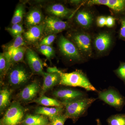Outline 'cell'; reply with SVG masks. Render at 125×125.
Masks as SVG:
<instances>
[{
	"label": "cell",
	"instance_id": "6da1fadb",
	"mask_svg": "<svg viewBox=\"0 0 125 125\" xmlns=\"http://www.w3.org/2000/svg\"><path fill=\"white\" fill-rule=\"evenodd\" d=\"M48 73H58L60 75V85L80 87L87 91L97 92V90L91 83L86 75L80 71L71 73H63L55 67H48L47 69Z\"/></svg>",
	"mask_w": 125,
	"mask_h": 125
},
{
	"label": "cell",
	"instance_id": "7a4b0ae2",
	"mask_svg": "<svg viewBox=\"0 0 125 125\" xmlns=\"http://www.w3.org/2000/svg\"><path fill=\"white\" fill-rule=\"evenodd\" d=\"M96 99L87 97L71 102L62 103L65 108L64 114L67 118L76 120L85 114L89 108Z\"/></svg>",
	"mask_w": 125,
	"mask_h": 125
},
{
	"label": "cell",
	"instance_id": "3957f363",
	"mask_svg": "<svg viewBox=\"0 0 125 125\" xmlns=\"http://www.w3.org/2000/svg\"><path fill=\"white\" fill-rule=\"evenodd\" d=\"M98 98L104 102L121 111L125 105V98L115 88L110 87L98 93Z\"/></svg>",
	"mask_w": 125,
	"mask_h": 125
},
{
	"label": "cell",
	"instance_id": "277c9868",
	"mask_svg": "<svg viewBox=\"0 0 125 125\" xmlns=\"http://www.w3.org/2000/svg\"><path fill=\"white\" fill-rule=\"evenodd\" d=\"M24 109L20 104L14 102L8 108L0 121L1 125H18L24 115Z\"/></svg>",
	"mask_w": 125,
	"mask_h": 125
},
{
	"label": "cell",
	"instance_id": "5b68a950",
	"mask_svg": "<svg viewBox=\"0 0 125 125\" xmlns=\"http://www.w3.org/2000/svg\"><path fill=\"white\" fill-rule=\"evenodd\" d=\"M44 32L47 34H55L60 32L67 28L68 23L55 16L47 17L43 22Z\"/></svg>",
	"mask_w": 125,
	"mask_h": 125
},
{
	"label": "cell",
	"instance_id": "8992f818",
	"mask_svg": "<svg viewBox=\"0 0 125 125\" xmlns=\"http://www.w3.org/2000/svg\"><path fill=\"white\" fill-rule=\"evenodd\" d=\"M58 45L61 53L67 58L76 60H80L81 58L75 45L64 36H61L59 38Z\"/></svg>",
	"mask_w": 125,
	"mask_h": 125
},
{
	"label": "cell",
	"instance_id": "52a82bcc",
	"mask_svg": "<svg viewBox=\"0 0 125 125\" xmlns=\"http://www.w3.org/2000/svg\"><path fill=\"white\" fill-rule=\"evenodd\" d=\"M72 39L79 51L86 55H91V38L89 34L85 33H75L72 37Z\"/></svg>",
	"mask_w": 125,
	"mask_h": 125
},
{
	"label": "cell",
	"instance_id": "ba28073f",
	"mask_svg": "<svg viewBox=\"0 0 125 125\" xmlns=\"http://www.w3.org/2000/svg\"><path fill=\"white\" fill-rule=\"evenodd\" d=\"M53 94L61 100V103L71 102L87 97L86 94L83 92L69 88L57 90L53 93Z\"/></svg>",
	"mask_w": 125,
	"mask_h": 125
},
{
	"label": "cell",
	"instance_id": "9c48e42d",
	"mask_svg": "<svg viewBox=\"0 0 125 125\" xmlns=\"http://www.w3.org/2000/svg\"><path fill=\"white\" fill-rule=\"evenodd\" d=\"M29 75L23 67L18 66L10 71L9 75V83L13 86H19L28 80Z\"/></svg>",
	"mask_w": 125,
	"mask_h": 125
},
{
	"label": "cell",
	"instance_id": "30bf717a",
	"mask_svg": "<svg viewBox=\"0 0 125 125\" xmlns=\"http://www.w3.org/2000/svg\"><path fill=\"white\" fill-rule=\"evenodd\" d=\"M25 55L27 63L31 70L36 74L43 75L44 72L43 71L42 62L36 52L28 48Z\"/></svg>",
	"mask_w": 125,
	"mask_h": 125
},
{
	"label": "cell",
	"instance_id": "8fae6325",
	"mask_svg": "<svg viewBox=\"0 0 125 125\" xmlns=\"http://www.w3.org/2000/svg\"><path fill=\"white\" fill-rule=\"evenodd\" d=\"M43 76V82L42 92L40 93L41 96L43 95L48 90L54 87L57 84L59 83L60 78V75L56 72L46 73L44 72Z\"/></svg>",
	"mask_w": 125,
	"mask_h": 125
},
{
	"label": "cell",
	"instance_id": "7c38bea8",
	"mask_svg": "<svg viewBox=\"0 0 125 125\" xmlns=\"http://www.w3.org/2000/svg\"><path fill=\"white\" fill-rule=\"evenodd\" d=\"M43 23L30 28L24 33V37L27 42L30 43L36 42L40 38L44 32Z\"/></svg>",
	"mask_w": 125,
	"mask_h": 125
},
{
	"label": "cell",
	"instance_id": "4fadbf2b",
	"mask_svg": "<svg viewBox=\"0 0 125 125\" xmlns=\"http://www.w3.org/2000/svg\"><path fill=\"white\" fill-rule=\"evenodd\" d=\"M43 16L42 11L39 9H32L27 14L25 19L27 27H31L38 25L42 23Z\"/></svg>",
	"mask_w": 125,
	"mask_h": 125
},
{
	"label": "cell",
	"instance_id": "5bb4252c",
	"mask_svg": "<svg viewBox=\"0 0 125 125\" xmlns=\"http://www.w3.org/2000/svg\"><path fill=\"white\" fill-rule=\"evenodd\" d=\"M112 42L111 37L107 33L100 34L94 40L95 48L98 52H103L109 48Z\"/></svg>",
	"mask_w": 125,
	"mask_h": 125
},
{
	"label": "cell",
	"instance_id": "9a60e30c",
	"mask_svg": "<svg viewBox=\"0 0 125 125\" xmlns=\"http://www.w3.org/2000/svg\"><path fill=\"white\" fill-rule=\"evenodd\" d=\"M76 22L81 27L85 29L89 28L93 22V17L89 11L81 10L78 11L75 17Z\"/></svg>",
	"mask_w": 125,
	"mask_h": 125
},
{
	"label": "cell",
	"instance_id": "2e32d148",
	"mask_svg": "<svg viewBox=\"0 0 125 125\" xmlns=\"http://www.w3.org/2000/svg\"><path fill=\"white\" fill-rule=\"evenodd\" d=\"M46 10L53 16L58 18H65L70 15L72 12L71 10L60 4H55L48 6L47 7Z\"/></svg>",
	"mask_w": 125,
	"mask_h": 125
},
{
	"label": "cell",
	"instance_id": "e0dca14e",
	"mask_svg": "<svg viewBox=\"0 0 125 125\" xmlns=\"http://www.w3.org/2000/svg\"><path fill=\"white\" fill-rule=\"evenodd\" d=\"M39 90L38 84L33 82L25 87L20 93V97L23 101H31L36 97Z\"/></svg>",
	"mask_w": 125,
	"mask_h": 125
},
{
	"label": "cell",
	"instance_id": "ac0fdd59",
	"mask_svg": "<svg viewBox=\"0 0 125 125\" xmlns=\"http://www.w3.org/2000/svg\"><path fill=\"white\" fill-rule=\"evenodd\" d=\"M63 106L48 107H40L37 108L35 113L36 114L48 117L52 120L56 117L62 114L64 111Z\"/></svg>",
	"mask_w": 125,
	"mask_h": 125
},
{
	"label": "cell",
	"instance_id": "d6986e66",
	"mask_svg": "<svg viewBox=\"0 0 125 125\" xmlns=\"http://www.w3.org/2000/svg\"><path fill=\"white\" fill-rule=\"evenodd\" d=\"M23 123L24 125H47L48 120L46 117L42 115H28L23 121Z\"/></svg>",
	"mask_w": 125,
	"mask_h": 125
},
{
	"label": "cell",
	"instance_id": "ffe728a7",
	"mask_svg": "<svg viewBox=\"0 0 125 125\" xmlns=\"http://www.w3.org/2000/svg\"><path fill=\"white\" fill-rule=\"evenodd\" d=\"M35 102L38 104L45 106L46 107L63 106L62 103L54 99L50 98L46 96L42 95L40 97L37 99Z\"/></svg>",
	"mask_w": 125,
	"mask_h": 125
},
{
	"label": "cell",
	"instance_id": "44dd1931",
	"mask_svg": "<svg viewBox=\"0 0 125 125\" xmlns=\"http://www.w3.org/2000/svg\"><path fill=\"white\" fill-rule=\"evenodd\" d=\"M27 49L25 47H20L14 51L9 56L6 55L5 53V54L6 56L10 60L11 64H12L20 62L23 60Z\"/></svg>",
	"mask_w": 125,
	"mask_h": 125
},
{
	"label": "cell",
	"instance_id": "7402d4cb",
	"mask_svg": "<svg viewBox=\"0 0 125 125\" xmlns=\"http://www.w3.org/2000/svg\"><path fill=\"white\" fill-rule=\"evenodd\" d=\"M11 92L7 88L4 89L0 92V109L2 112L9 105Z\"/></svg>",
	"mask_w": 125,
	"mask_h": 125
},
{
	"label": "cell",
	"instance_id": "603a6c76",
	"mask_svg": "<svg viewBox=\"0 0 125 125\" xmlns=\"http://www.w3.org/2000/svg\"><path fill=\"white\" fill-rule=\"evenodd\" d=\"M25 13L24 7L22 4H19L16 8L12 20L13 24H20L22 20Z\"/></svg>",
	"mask_w": 125,
	"mask_h": 125
},
{
	"label": "cell",
	"instance_id": "cb8c5ba5",
	"mask_svg": "<svg viewBox=\"0 0 125 125\" xmlns=\"http://www.w3.org/2000/svg\"><path fill=\"white\" fill-rule=\"evenodd\" d=\"M25 45V43L24 41L22 34H20L16 37L13 43L9 47L7 51L5 52V54L8 56H9L15 49L20 47L23 46Z\"/></svg>",
	"mask_w": 125,
	"mask_h": 125
},
{
	"label": "cell",
	"instance_id": "d4e9b609",
	"mask_svg": "<svg viewBox=\"0 0 125 125\" xmlns=\"http://www.w3.org/2000/svg\"><path fill=\"white\" fill-rule=\"evenodd\" d=\"M107 6L116 12L125 10V0H108Z\"/></svg>",
	"mask_w": 125,
	"mask_h": 125
},
{
	"label": "cell",
	"instance_id": "484cf974",
	"mask_svg": "<svg viewBox=\"0 0 125 125\" xmlns=\"http://www.w3.org/2000/svg\"><path fill=\"white\" fill-rule=\"evenodd\" d=\"M107 122L109 125H125V114L112 115L107 118Z\"/></svg>",
	"mask_w": 125,
	"mask_h": 125
},
{
	"label": "cell",
	"instance_id": "4316f807",
	"mask_svg": "<svg viewBox=\"0 0 125 125\" xmlns=\"http://www.w3.org/2000/svg\"><path fill=\"white\" fill-rule=\"evenodd\" d=\"M6 30L15 38L18 35L22 34L24 31L22 25L20 23L13 24L11 27L7 28Z\"/></svg>",
	"mask_w": 125,
	"mask_h": 125
},
{
	"label": "cell",
	"instance_id": "83f0119b",
	"mask_svg": "<svg viewBox=\"0 0 125 125\" xmlns=\"http://www.w3.org/2000/svg\"><path fill=\"white\" fill-rule=\"evenodd\" d=\"M39 51L42 54L45 55L48 59H50L54 55V49L50 46H40Z\"/></svg>",
	"mask_w": 125,
	"mask_h": 125
},
{
	"label": "cell",
	"instance_id": "f1b7e54d",
	"mask_svg": "<svg viewBox=\"0 0 125 125\" xmlns=\"http://www.w3.org/2000/svg\"><path fill=\"white\" fill-rule=\"evenodd\" d=\"M7 63L4 53H0V75H4L7 73Z\"/></svg>",
	"mask_w": 125,
	"mask_h": 125
},
{
	"label": "cell",
	"instance_id": "f546056e",
	"mask_svg": "<svg viewBox=\"0 0 125 125\" xmlns=\"http://www.w3.org/2000/svg\"><path fill=\"white\" fill-rule=\"evenodd\" d=\"M115 72L118 78L123 81L125 85V62H121L119 67Z\"/></svg>",
	"mask_w": 125,
	"mask_h": 125
},
{
	"label": "cell",
	"instance_id": "4dcf8cb0",
	"mask_svg": "<svg viewBox=\"0 0 125 125\" xmlns=\"http://www.w3.org/2000/svg\"><path fill=\"white\" fill-rule=\"evenodd\" d=\"M67 118L64 114L60 115L51 120L50 125H64Z\"/></svg>",
	"mask_w": 125,
	"mask_h": 125
},
{
	"label": "cell",
	"instance_id": "1f68e13d",
	"mask_svg": "<svg viewBox=\"0 0 125 125\" xmlns=\"http://www.w3.org/2000/svg\"><path fill=\"white\" fill-rule=\"evenodd\" d=\"M56 38L55 34H51L44 38L40 43V45L50 46L54 42Z\"/></svg>",
	"mask_w": 125,
	"mask_h": 125
},
{
	"label": "cell",
	"instance_id": "d6a6232c",
	"mask_svg": "<svg viewBox=\"0 0 125 125\" xmlns=\"http://www.w3.org/2000/svg\"><path fill=\"white\" fill-rule=\"evenodd\" d=\"M108 3V0H92L89 1L88 4L90 5H104L107 6Z\"/></svg>",
	"mask_w": 125,
	"mask_h": 125
},
{
	"label": "cell",
	"instance_id": "836d02e7",
	"mask_svg": "<svg viewBox=\"0 0 125 125\" xmlns=\"http://www.w3.org/2000/svg\"><path fill=\"white\" fill-rule=\"evenodd\" d=\"M106 17L104 16H99L97 20V24L98 27H103L106 25Z\"/></svg>",
	"mask_w": 125,
	"mask_h": 125
},
{
	"label": "cell",
	"instance_id": "e575fe53",
	"mask_svg": "<svg viewBox=\"0 0 125 125\" xmlns=\"http://www.w3.org/2000/svg\"><path fill=\"white\" fill-rule=\"evenodd\" d=\"M115 24V19L111 16L106 17V26L108 28H112Z\"/></svg>",
	"mask_w": 125,
	"mask_h": 125
},
{
	"label": "cell",
	"instance_id": "d590c367",
	"mask_svg": "<svg viewBox=\"0 0 125 125\" xmlns=\"http://www.w3.org/2000/svg\"><path fill=\"white\" fill-rule=\"evenodd\" d=\"M120 36L121 38L125 40V19L122 20L121 22Z\"/></svg>",
	"mask_w": 125,
	"mask_h": 125
},
{
	"label": "cell",
	"instance_id": "8d00e7d4",
	"mask_svg": "<svg viewBox=\"0 0 125 125\" xmlns=\"http://www.w3.org/2000/svg\"><path fill=\"white\" fill-rule=\"evenodd\" d=\"M96 121L97 122V125H102L101 123V121L99 118L96 119Z\"/></svg>",
	"mask_w": 125,
	"mask_h": 125
},
{
	"label": "cell",
	"instance_id": "74e56055",
	"mask_svg": "<svg viewBox=\"0 0 125 125\" xmlns=\"http://www.w3.org/2000/svg\"></svg>",
	"mask_w": 125,
	"mask_h": 125
}]
</instances>
